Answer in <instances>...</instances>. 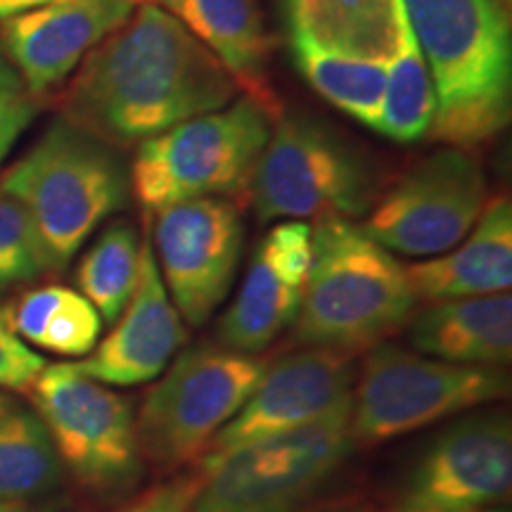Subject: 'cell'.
<instances>
[{"mask_svg":"<svg viewBox=\"0 0 512 512\" xmlns=\"http://www.w3.org/2000/svg\"><path fill=\"white\" fill-rule=\"evenodd\" d=\"M259 221L356 219L377 200L366 159L337 133L304 114H280L249 178Z\"/></svg>","mask_w":512,"mask_h":512,"instance_id":"6","label":"cell"},{"mask_svg":"<svg viewBox=\"0 0 512 512\" xmlns=\"http://www.w3.org/2000/svg\"><path fill=\"white\" fill-rule=\"evenodd\" d=\"M31 389L57 456L83 486L114 496L140 482L136 415L124 396L83 375L74 363L46 366Z\"/></svg>","mask_w":512,"mask_h":512,"instance_id":"10","label":"cell"},{"mask_svg":"<svg viewBox=\"0 0 512 512\" xmlns=\"http://www.w3.org/2000/svg\"><path fill=\"white\" fill-rule=\"evenodd\" d=\"M508 392L510 377L501 368L458 366L396 344H377L351 392V437L356 444H382L475 411Z\"/></svg>","mask_w":512,"mask_h":512,"instance_id":"8","label":"cell"},{"mask_svg":"<svg viewBox=\"0 0 512 512\" xmlns=\"http://www.w3.org/2000/svg\"><path fill=\"white\" fill-rule=\"evenodd\" d=\"M510 486L508 413H475L448 425L430 441L403 489V508L475 512L508 498Z\"/></svg>","mask_w":512,"mask_h":512,"instance_id":"13","label":"cell"},{"mask_svg":"<svg viewBox=\"0 0 512 512\" xmlns=\"http://www.w3.org/2000/svg\"><path fill=\"white\" fill-rule=\"evenodd\" d=\"M503 3H505V5H510V0H503Z\"/></svg>","mask_w":512,"mask_h":512,"instance_id":"37","label":"cell"},{"mask_svg":"<svg viewBox=\"0 0 512 512\" xmlns=\"http://www.w3.org/2000/svg\"><path fill=\"white\" fill-rule=\"evenodd\" d=\"M273 119L252 98L228 102L140 143L131 190L147 214L200 200L245 195Z\"/></svg>","mask_w":512,"mask_h":512,"instance_id":"5","label":"cell"},{"mask_svg":"<svg viewBox=\"0 0 512 512\" xmlns=\"http://www.w3.org/2000/svg\"><path fill=\"white\" fill-rule=\"evenodd\" d=\"M46 3H50V0H0V22L15 15H22V12L41 8V5Z\"/></svg>","mask_w":512,"mask_h":512,"instance_id":"31","label":"cell"},{"mask_svg":"<svg viewBox=\"0 0 512 512\" xmlns=\"http://www.w3.org/2000/svg\"><path fill=\"white\" fill-rule=\"evenodd\" d=\"M351 387L354 361L339 351L306 347L268 363L245 406L204 451V463L311 425L349 401Z\"/></svg>","mask_w":512,"mask_h":512,"instance_id":"14","label":"cell"},{"mask_svg":"<svg viewBox=\"0 0 512 512\" xmlns=\"http://www.w3.org/2000/svg\"><path fill=\"white\" fill-rule=\"evenodd\" d=\"M53 271L29 214L0 192V292Z\"/></svg>","mask_w":512,"mask_h":512,"instance_id":"27","label":"cell"},{"mask_svg":"<svg viewBox=\"0 0 512 512\" xmlns=\"http://www.w3.org/2000/svg\"><path fill=\"white\" fill-rule=\"evenodd\" d=\"M290 43L292 60L313 91L337 110L377 131L384 83H387V64L323 53L304 43Z\"/></svg>","mask_w":512,"mask_h":512,"instance_id":"24","label":"cell"},{"mask_svg":"<svg viewBox=\"0 0 512 512\" xmlns=\"http://www.w3.org/2000/svg\"><path fill=\"white\" fill-rule=\"evenodd\" d=\"M475 512H508V510H501V508H484V510H475Z\"/></svg>","mask_w":512,"mask_h":512,"instance_id":"34","label":"cell"},{"mask_svg":"<svg viewBox=\"0 0 512 512\" xmlns=\"http://www.w3.org/2000/svg\"><path fill=\"white\" fill-rule=\"evenodd\" d=\"M155 259L183 323L200 328L226 302L238 275L240 211L226 197H200L159 211Z\"/></svg>","mask_w":512,"mask_h":512,"instance_id":"12","label":"cell"},{"mask_svg":"<svg viewBox=\"0 0 512 512\" xmlns=\"http://www.w3.org/2000/svg\"><path fill=\"white\" fill-rule=\"evenodd\" d=\"M411 344L458 366H505L512 358L510 292L434 302L411 320Z\"/></svg>","mask_w":512,"mask_h":512,"instance_id":"21","label":"cell"},{"mask_svg":"<svg viewBox=\"0 0 512 512\" xmlns=\"http://www.w3.org/2000/svg\"><path fill=\"white\" fill-rule=\"evenodd\" d=\"M10 313L12 328L24 342L69 358L91 354L105 325L81 292L60 285L27 292Z\"/></svg>","mask_w":512,"mask_h":512,"instance_id":"22","label":"cell"},{"mask_svg":"<svg viewBox=\"0 0 512 512\" xmlns=\"http://www.w3.org/2000/svg\"><path fill=\"white\" fill-rule=\"evenodd\" d=\"M418 302L489 297L512 285V207L498 195L486 204L475 228L444 254L406 266Z\"/></svg>","mask_w":512,"mask_h":512,"instance_id":"19","label":"cell"},{"mask_svg":"<svg viewBox=\"0 0 512 512\" xmlns=\"http://www.w3.org/2000/svg\"><path fill=\"white\" fill-rule=\"evenodd\" d=\"M155 5L183 24L211 55L221 60L235 86L261 105L275 121L283 114L268 76L273 41L259 0H133Z\"/></svg>","mask_w":512,"mask_h":512,"instance_id":"18","label":"cell"},{"mask_svg":"<svg viewBox=\"0 0 512 512\" xmlns=\"http://www.w3.org/2000/svg\"><path fill=\"white\" fill-rule=\"evenodd\" d=\"M79 67L64 119L114 147L221 110L238 93L219 57L155 5H138Z\"/></svg>","mask_w":512,"mask_h":512,"instance_id":"1","label":"cell"},{"mask_svg":"<svg viewBox=\"0 0 512 512\" xmlns=\"http://www.w3.org/2000/svg\"><path fill=\"white\" fill-rule=\"evenodd\" d=\"M200 486L202 470L192 472V475H178L169 482L147 489L119 512H190Z\"/></svg>","mask_w":512,"mask_h":512,"instance_id":"30","label":"cell"},{"mask_svg":"<svg viewBox=\"0 0 512 512\" xmlns=\"http://www.w3.org/2000/svg\"><path fill=\"white\" fill-rule=\"evenodd\" d=\"M46 361L12 328L10 309H0V387L24 392L34 387Z\"/></svg>","mask_w":512,"mask_h":512,"instance_id":"29","label":"cell"},{"mask_svg":"<svg viewBox=\"0 0 512 512\" xmlns=\"http://www.w3.org/2000/svg\"><path fill=\"white\" fill-rule=\"evenodd\" d=\"M351 437V399L323 418L202 463L190 512H294L342 467Z\"/></svg>","mask_w":512,"mask_h":512,"instance_id":"9","label":"cell"},{"mask_svg":"<svg viewBox=\"0 0 512 512\" xmlns=\"http://www.w3.org/2000/svg\"><path fill=\"white\" fill-rule=\"evenodd\" d=\"M489 197L475 157L451 147L425 157L373 202L366 226L384 249L406 256H437L475 228Z\"/></svg>","mask_w":512,"mask_h":512,"instance_id":"11","label":"cell"},{"mask_svg":"<svg viewBox=\"0 0 512 512\" xmlns=\"http://www.w3.org/2000/svg\"><path fill=\"white\" fill-rule=\"evenodd\" d=\"M403 10L437 91L432 138L467 147L498 136L512 100L503 0H403Z\"/></svg>","mask_w":512,"mask_h":512,"instance_id":"2","label":"cell"},{"mask_svg":"<svg viewBox=\"0 0 512 512\" xmlns=\"http://www.w3.org/2000/svg\"><path fill=\"white\" fill-rule=\"evenodd\" d=\"M128 181L112 145L57 119L0 178V192L27 211L50 264L64 268L86 240L126 207Z\"/></svg>","mask_w":512,"mask_h":512,"instance_id":"4","label":"cell"},{"mask_svg":"<svg viewBox=\"0 0 512 512\" xmlns=\"http://www.w3.org/2000/svg\"><path fill=\"white\" fill-rule=\"evenodd\" d=\"M268 361L223 344L185 349L145 396L136 418L143 458L176 470L204 456L238 415L266 373Z\"/></svg>","mask_w":512,"mask_h":512,"instance_id":"7","label":"cell"},{"mask_svg":"<svg viewBox=\"0 0 512 512\" xmlns=\"http://www.w3.org/2000/svg\"><path fill=\"white\" fill-rule=\"evenodd\" d=\"M0 512H31L24 503H3L0 501Z\"/></svg>","mask_w":512,"mask_h":512,"instance_id":"32","label":"cell"},{"mask_svg":"<svg viewBox=\"0 0 512 512\" xmlns=\"http://www.w3.org/2000/svg\"><path fill=\"white\" fill-rule=\"evenodd\" d=\"M290 41L387 64L406 38L403 0H285Z\"/></svg>","mask_w":512,"mask_h":512,"instance_id":"20","label":"cell"},{"mask_svg":"<svg viewBox=\"0 0 512 512\" xmlns=\"http://www.w3.org/2000/svg\"><path fill=\"white\" fill-rule=\"evenodd\" d=\"M60 456L38 413L0 411V501L22 503L60 482Z\"/></svg>","mask_w":512,"mask_h":512,"instance_id":"23","label":"cell"},{"mask_svg":"<svg viewBox=\"0 0 512 512\" xmlns=\"http://www.w3.org/2000/svg\"><path fill=\"white\" fill-rule=\"evenodd\" d=\"M401 512H432V510H411V508H403Z\"/></svg>","mask_w":512,"mask_h":512,"instance_id":"35","label":"cell"},{"mask_svg":"<svg viewBox=\"0 0 512 512\" xmlns=\"http://www.w3.org/2000/svg\"><path fill=\"white\" fill-rule=\"evenodd\" d=\"M10 406V401L8 399H5V396L3 394H0V411H3V408H8Z\"/></svg>","mask_w":512,"mask_h":512,"instance_id":"33","label":"cell"},{"mask_svg":"<svg viewBox=\"0 0 512 512\" xmlns=\"http://www.w3.org/2000/svg\"><path fill=\"white\" fill-rule=\"evenodd\" d=\"M311 266V226L283 221L254 249L238 297L219 320V344L259 354L294 325Z\"/></svg>","mask_w":512,"mask_h":512,"instance_id":"16","label":"cell"},{"mask_svg":"<svg viewBox=\"0 0 512 512\" xmlns=\"http://www.w3.org/2000/svg\"><path fill=\"white\" fill-rule=\"evenodd\" d=\"M335 512H354V510H335Z\"/></svg>","mask_w":512,"mask_h":512,"instance_id":"36","label":"cell"},{"mask_svg":"<svg viewBox=\"0 0 512 512\" xmlns=\"http://www.w3.org/2000/svg\"><path fill=\"white\" fill-rule=\"evenodd\" d=\"M112 325L110 335L98 342L86 361L74 366L83 375L114 387L157 380L188 342V328L166 292L150 240L140 245L136 290Z\"/></svg>","mask_w":512,"mask_h":512,"instance_id":"17","label":"cell"},{"mask_svg":"<svg viewBox=\"0 0 512 512\" xmlns=\"http://www.w3.org/2000/svg\"><path fill=\"white\" fill-rule=\"evenodd\" d=\"M437 114V91L411 31L387 62V83L377 133L396 143H415L432 131Z\"/></svg>","mask_w":512,"mask_h":512,"instance_id":"26","label":"cell"},{"mask_svg":"<svg viewBox=\"0 0 512 512\" xmlns=\"http://www.w3.org/2000/svg\"><path fill=\"white\" fill-rule=\"evenodd\" d=\"M406 266L351 219L323 216L311 228V266L294 337L311 349L361 354L411 323Z\"/></svg>","mask_w":512,"mask_h":512,"instance_id":"3","label":"cell"},{"mask_svg":"<svg viewBox=\"0 0 512 512\" xmlns=\"http://www.w3.org/2000/svg\"><path fill=\"white\" fill-rule=\"evenodd\" d=\"M36 117V102L0 48V166Z\"/></svg>","mask_w":512,"mask_h":512,"instance_id":"28","label":"cell"},{"mask_svg":"<svg viewBox=\"0 0 512 512\" xmlns=\"http://www.w3.org/2000/svg\"><path fill=\"white\" fill-rule=\"evenodd\" d=\"M133 10V0H50L3 19L0 48L38 98L60 86Z\"/></svg>","mask_w":512,"mask_h":512,"instance_id":"15","label":"cell"},{"mask_svg":"<svg viewBox=\"0 0 512 512\" xmlns=\"http://www.w3.org/2000/svg\"><path fill=\"white\" fill-rule=\"evenodd\" d=\"M140 240L136 228L114 221L95 238L76 268V285L95 306L102 323L112 325L126 309L138 283Z\"/></svg>","mask_w":512,"mask_h":512,"instance_id":"25","label":"cell"}]
</instances>
